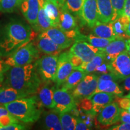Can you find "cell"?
Here are the masks:
<instances>
[{
	"label": "cell",
	"mask_w": 130,
	"mask_h": 130,
	"mask_svg": "<svg viewBox=\"0 0 130 130\" xmlns=\"http://www.w3.org/2000/svg\"><path fill=\"white\" fill-rule=\"evenodd\" d=\"M98 21L103 23L112 22L113 9L111 0H96Z\"/></svg>",
	"instance_id": "d6986e66"
},
{
	"label": "cell",
	"mask_w": 130,
	"mask_h": 130,
	"mask_svg": "<svg viewBox=\"0 0 130 130\" xmlns=\"http://www.w3.org/2000/svg\"><path fill=\"white\" fill-rule=\"evenodd\" d=\"M125 97H127V98H130V93L128 94V95L125 96Z\"/></svg>",
	"instance_id": "816d5d0a"
},
{
	"label": "cell",
	"mask_w": 130,
	"mask_h": 130,
	"mask_svg": "<svg viewBox=\"0 0 130 130\" xmlns=\"http://www.w3.org/2000/svg\"><path fill=\"white\" fill-rule=\"evenodd\" d=\"M49 1L54 3L59 9L64 6L65 3V0H49Z\"/></svg>",
	"instance_id": "c3c4849f"
},
{
	"label": "cell",
	"mask_w": 130,
	"mask_h": 130,
	"mask_svg": "<svg viewBox=\"0 0 130 130\" xmlns=\"http://www.w3.org/2000/svg\"><path fill=\"white\" fill-rule=\"evenodd\" d=\"M126 51L130 56V39L127 40L126 42Z\"/></svg>",
	"instance_id": "681fc988"
},
{
	"label": "cell",
	"mask_w": 130,
	"mask_h": 130,
	"mask_svg": "<svg viewBox=\"0 0 130 130\" xmlns=\"http://www.w3.org/2000/svg\"><path fill=\"white\" fill-rule=\"evenodd\" d=\"M75 129L77 130H86L90 129L89 126L86 124L83 120L81 119L79 117H77V122L76 124Z\"/></svg>",
	"instance_id": "ee69618b"
},
{
	"label": "cell",
	"mask_w": 130,
	"mask_h": 130,
	"mask_svg": "<svg viewBox=\"0 0 130 130\" xmlns=\"http://www.w3.org/2000/svg\"><path fill=\"white\" fill-rule=\"evenodd\" d=\"M126 42L127 40L124 39H116L112 40L105 48L101 49V51L105 53L108 62H110L119 54L126 51Z\"/></svg>",
	"instance_id": "2e32d148"
},
{
	"label": "cell",
	"mask_w": 130,
	"mask_h": 130,
	"mask_svg": "<svg viewBox=\"0 0 130 130\" xmlns=\"http://www.w3.org/2000/svg\"><path fill=\"white\" fill-rule=\"evenodd\" d=\"M39 58V51L33 42H30L7 57L4 62L10 66H22L31 64Z\"/></svg>",
	"instance_id": "277c9868"
},
{
	"label": "cell",
	"mask_w": 130,
	"mask_h": 130,
	"mask_svg": "<svg viewBox=\"0 0 130 130\" xmlns=\"http://www.w3.org/2000/svg\"><path fill=\"white\" fill-rule=\"evenodd\" d=\"M50 84V83H44L43 85L40 86L37 90V98L43 107L53 109L55 107V102L54 100V86H51Z\"/></svg>",
	"instance_id": "e0dca14e"
},
{
	"label": "cell",
	"mask_w": 130,
	"mask_h": 130,
	"mask_svg": "<svg viewBox=\"0 0 130 130\" xmlns=\"http://www.w3.org/2000/svg\"><path fill=\"white\" fill-rule=\"evenodd\" d=\"M45 0H23L21 4V12L24 18L35 30L37 25V15Z\"/></svg>",
	"instance_id": "9c48e42d"
},
{
	"label": "cell",
	"mask_w": 130,
	"mask_h": 130,
	"mask_svg": "<svg viewBox=\"0 0 130 130\" xmlns=\"http://www.w3.org/2000/svg\"><path fill=\"white\" fill-rule=\"evenodd\" d=\"M28 96L23 92L9 86L0 87V104H6L18 99Z\"/></svg>",
	"instance_id": "44dd1931"
},
{
	"label": "cell",
	"mask_w": 130,
	"mask_h": 130,
	"mask_svg": "<svg viewBox=\"0 0 130 130\" xmlns=\"http://www.w3.org/2000/svg\"><path fill=\"white\" fill-rule=\"evenodd\" d=\"M69 51L79 57L83 62H88L97 54L101 52V50L96 48L86 41H79L75 42Z\"/></svg>",
	"instance_id": "7c38bea8"
},
{
	"label": "cell",
	"mask_w": 130,
	"mask_h": 130,
	"mask_svg": "<svg viewBox=\"0 0 130 130\" xmlns=\"http://www.w3.org/2000/svg\"><path fill=\"white\" fill-rule=\"evenodd\" d=\"M1 128H2V126H1V125H0V130H1Z\"/></svg>",
	"instance_id": "db71d44e"
},
{
	"label": "cell",
	"mask_w": 130,
	"mask_h": 130,
	"mask_svg": "<svg viewBox=\"0 0 130 130\" xmlns=\"http://www.w3.org/2000/svg\"><path fill=\"white\" fill-rule=\"evenodd\" d=\"M109 129L112 130H130V123H123L121 125L113 126Z\"/></svg>",
	"instance_id": "f6af8a7d"
},
{
	"label": "cell",
	"mask_w": 130,
	"mask_h": 130,
	"mask_svg": "<svg viewBox=\"0 0 130 130\" xmlns=\"http://www.w3.org/2000/svg\"><path fill=\"white\" fill-rule=\"evenodd\" d=\"M60 119L63 129L74 130L75 129L77 122V117L74 116L70 112H64L59 114Z\"/></svg>",
	"instance_id": "f546056e"
},
{
	"label": "cell",
	"mask_w": 130,
	"mask_h": 130,
	"mask_svg": "<svg viewBox=\"0 0 130 130\" xmlns=\"http://www.w3.org/2000/svg\"><path fill=\"white\" fill-rule=\"evenodd\" d=\"M125 1L126 0H111L113 9V21L122 16Z\"/></svg>",
	"instance_id": "e575fe53"
},
{
	"label": "cell",
	"mask_w": 130,
	"mask_h": 130,
	"mask_svg": "<svg viewBox=\"0 0 130 130\" xmlns=\"http://www.w3.org/2000/svg\"><path fill=\"white\" fill-rule=\"evenodd\" d=\"M123 86L125 90L130 91V75L124 79Z\"/></svg>",
	"instance_id": "7dc6e473"
},
{
	"label": "cell",
	"mask_w": 130,
	"mask_h": 130,
	"mask_svg": "<svg viewBox=\"0 0 130 130\" xmlns=\"http://www.w3.org/2000/svg\"><path fill=\"white\" fill-rule=\"evenodd\" d=\"M126 35L130 37V21H129V24H128L127 30H126Z\"/></svg>",
	"instance_id": "f907efd6"
},
{
	"label": "cell",
	"mask_w": 130,
	"mask_h": 130,
	"mask_svg": "<svg viewBox=\"0 0 130 130\" xmlns=\"http://www.w3.org/2000/svg\"><path fill=\"white\" fill-rule=\"evenodd\" d=\"M69 60L70 62L72 64L73 68H75L77 67H79V66H81L82 64V63H83V61L81 58L78 56L74 54L71 53L69 51Z\"/></svg>",
	"instance_id": "ab89813d"
},
{
	"label": "cell",
	"mask_w": 130,
	"mask_h": 130,
	"mask_svg": "<svg viewBox=\"0 0 130 130\" xmlns=\"http://www.w3.org/2000/svg\"><path fill=\"white\" fill-rule=\"evenodd\" d=\"M45 12L51 20L53 27H58L60 22V9L49 0H45Z\"/></svg>",
	"instance_id": "83f0119b"
},
{
	"label": "cell",
	"mask_w": 130,
	"mask_h": 130,
	"mask_svg": "<svg viewBox=\"0 0 130 130\" xmlns=\"http://www.w3.org/2000/svg\"><path fill=\"white\" fill-rule=\"evenodd\" d=\"M1 129L4 130H22V129H25V126L22 125L20 124L19 123H12V124L6 126H3L1 128Z\"/></svg>",
	"instance_id": "b9f144b4"
},
{
	"label": "cell",
	"mask_w": 130,
	"mask_h": 130,
	"mask_svg": "<svg viewBox=\"0 0 130 130\" xmlns=\"http://www.w3.org/2000/svg\"><path fill=\"white\" fill-rule=\"evenodd\" d=\"M122 15L127 16L130 19V0H126L123 8Z\"/></svg>",
	"instance_id": "bcb514c9"
},
{
	"label": "cell",
	"mask_w": 130,
	"mask_h": 130,
	"mask_svg": "<svg viewBox=\"0 0 130 130\" xmlns=\"http://www.w3.org/2000/svg\"><path fill=\"white\" fill-rule=\"evenodd\" d=\"M92 28L93 33L96 36L112 40L116 39V36L113 30V22L103 23L97 21Z\"/></svg>",
	"instance_id": "603a6c76"
},
{
	"label": "cell",
	"mask_w": 130,
	"mask_h": 130,
	"mask_svg": "<svg viewBox=\"0 0 130 130\" xmlns=\"http://www.w3.org/2000/svg\"><path fill=\"white\" fill-rule=\"evenodd\" d=\"M112 40H113L102 38V37L96 36L92 34L88 36H86V42H88L90 45L100 50L105 48Z\"/></svg>",
	"instance_id": "d6a6232c"
},
{
	"label": "cell",
	"mask_w": 130,
	"mask_h": 130,
	"mask_svg": "<svg viewBox=\"0 0 130 130\" xmlns=\"http://www.w3.org/2000/svg\"><path fill=\"white\" fill-rule=\"evenodd\" d=\"M77 106L78 107L79 110H81L84 112L91 111L93 108V103L90 98H83L79 99V102L77 103Z\"/></svg>",
	"instance_id": "d590c367"
},
{
	"label": "cell",
	"mask_w": 130,
	"mask_h": 130,
	"mask_svg": "<svg viewBox=\"0 0 130 130\" xmlns=\"http://www.w3.org/2000/svg\"><path fill=\"white\" fill-rule=\"evenodd\" d=\"M119 121L122 123H130V113L127 110L121 109Z\"/></svg>",
	"instance_id": "60d3db41"
},
{
	"label": "cell",
	"mask_w": 130,
	"mask_h": 130,
	"mask_svg": "<svg viewBox=\"0 0 130 130\" xmlns=\"http://www.w3.org/2000/svg\"><path fill=\"white\" fill-rule=\"evenodd\" d=\"M59 114L58 112L54 109L44 113L43 123V126L46 129L50 130L63 129Z\"/></svg>",
	"instance_id": "cb8c5ba5"
},
{
	"label": "cell",
	"mask_w": 130,
	"mask_h": 130,
	"mask_svg": "<svg viewBox=\"0 0 130 130\" xmlns=\"http://www.w3.org/2000/svg\"><path fill=\"white\" fill-rule=\"evenodd\" d=\"M58 57L46 54L36 61V69L42 82H54L57 69Z\"/></svg>",
	"instance_id": "5b68a950"
},
{
	"label": "cell",
	"mask_w": 130,
	"mask_h": 130,
	"mask_svg": "<svg viewBox=\"0 0 130 130\" xmlns=\"http://www.w3.org/2000/svg\"><path fill=\"white\" fill-rule=\"evenodd\" d=\"M127 111H128V112H129V113H130V106H129V108H128V109Z\"/></svg>",
	"instance_id": "f5cc1de1"
},
{
	"label": "cell",
	"mask_w": 130,
	"mask_h": 130,
	"mask_svg": "<svg viewBox=\"0 0 130 130\" xmlns=\"http://www.w3.org/2000/svg\"><path fill=\"white\" fill-rule=\"evenodd\" d=\"M94 72L96 73L97 75H102L111 72L109 68V62H108L107 61H105L102 64L96 68Z\"/></svg>",
	"instance_id": "74e56055"
},
{
	"label": "cell",
	"mask_w": 130,
	"mask_h": 130,
	"mask_svg": "<svg viewBox=\"0 0 130 130\" xmlns=\"http://www.w3.org/2000/svg\"><path fill=\"white\" fill-rule=\"evenodd\" d=\"M106 60V56L103 51L100 52L97 54L90 61L88 62H83L79 67L74 68V69H78L84 71L86 74H90L94 72L96 68L100 65L102 64Z\"/></svg>",
	"instance_id": "d4e9b609"
},
{
	"label": "cell",
	"mask_w": 130,
	"mask_h": 130,
	"mask_svg": "<svg viewBox=\"0 0 130 130\" xmlns=\"http://www.w3.org/2000/svg\"><path fill=\"white\" fill-rule=\"evenodd\" d=\"M81 21L92 28L98 21L96 0H83Z\"/></svg>",
	"instance_id": "5bb4252c"
},
{
	"label": "cell",
	"mask_w": 130,
	"mask_h": 130,
	"mask_svg": "<svg viewBox=\"0 0 130 130\" xmlns=\"http://www.w3.org/2000/svg\"><path fill=\"white\" fill-rule=\"evenodd\" d=\"M110 72L123 80L130 75V56L127 51H123L109 62Z\"/></svg>",
	"instance_id": "ba28073f"
},
{
	"label": "cell",
	"mask_w": 130,
	"mask_h": 130,
	"mask_svg": "<svg viewBox=\"0 0 130 130\" xmlns=\"http://www.w3.org/2000/svg\"><path fill=\"white\" fill-rule=\"evenodd\" d=\"M23 0H0V12L11 13L20 7Z\"/></svg>",
	"instance_id": "4dcf8cb0"
},
{
	"label": "cell",
	"mask_w": 130,
	"mask_h": 130,
	"mask_svg": "<svg viewBox=\"0 0 130 130\" xmlns=\"http://www.w3.org/2000/svg\"><path fill=\"white\" fill-rule=\"evenodd\" d=\"M101 79H110V80H113L115 81L120 80L116 75H115L112 72L98 75V80H101Z\"/></svg>",
	"instance_id": "7bdbcfd3"
},
{
	"label": "cell",
	"mask_w": 130,
	"mask_h": 130,
	"mask_svg": "<svg viewBox=\"0 0 130 130\" xmlns=\"http://www.w3.org/2000/svg\"><path fill=\"white\" fill-rule=\"evenodd\" d=\"M98 92H105V93H111L115 95V96H122L123 95V90L119 86L116 81L110 80V79L98 80L96 89L94 92L93 95Z\"/></svg>",
	"instance_id": "7402d4cb"
},
{
	"label": "cell",
	"mask_w": 130,
	"mask_h": 130,
	"mask_svg": "<svg viewBox=\"0 0 130 130\" xmlns=\"http://www.w3.org/2000/svg\"><path fill=\"white\" fill-rule=\"evenodd\" d=\"M44 32L62 50L69 48L75 43L74 40L68 37L66 34L58 27H51Z\"/></svg>",
	"instance_id": "9a60e30c"
},
{
	"label": "cell",
	"mask_w": 130,
	"mask_h": 130,
	"mask_svg": "<svg viewBox=\"0 0 130 130\" xmlns=\"http://www.w3.org/2000/svg\"><path fill=\"white\" fill-rule=\"evenodd\" d=\"M64 6L69 12L81 19L83 0H65Z\"/></svg>",
	"instance_id": "836d02e7"
},
{
	"label": "cell",
	"mask_w": 130,
	"mask_h": 130,
	"mask_svg": "<svg viewBox=\"0 0 130 130\" xmlns=\"http://www.w3.org/2000/svg\"><path fill=\"white\" fill-rule=\"evenodd\" d=\"M34 44L39 51L46 54L58 56L63 50L57 44L54 42L44 31L41 32L40 35L37 36Z\"/></svg>",
	"instance_id": "4fadbf2b"
},
{
	"label": "cell",
	"mask_w": 130,
	"mask_h": 130,
	"mask_svg": "<svg viewBox=\"0 0 130 130\" xmlns=\"http://www.w3.org/2000/svg\"><path fill=\"white\" fill-rule=\"evenodd\" d=\"M130 19L127 16L122 15L116 20L113 21V27L114 32L116 36V39H124L129 37L126 35V30Z\"/></svg>",
	"instance_id": "484cf974"
},
{
	"label": "cell",
	"mask_w": 130,
	"mask_h": 130,
	"mask_svg": "<svg viewBox=\"0 0 130 130\" xmlns=\"http://www.w3.org/2000/svg\"><path fill=\"white\" fill-rule=\"evenodd\" d=\"M54 100L55 107L53 108L59 113L70 112L77 107L75 99L69 90L54 87Z\"/></svg>",
	"instance_id": "8992f818"
},
{
	"label": "cell",
	"mask_w": 130,
	"mask_h": 130,
	"mask_svg": "<svg viewBox=\"0 0 130 130\" xmlns=\"http://www.w3.org/2000/svg\"><path fill=\"white\" fill-rule=\"evenodd\" d=\"M4 105L16 119L24 123L36 122L43 111V105L35 95L18 99Z\"/></svg>",
	"instance_id": "3957f363"
},
{
	"label": "cell",
	"mask_w": 130,
	"mask_h": 130,
	"mask_svg": "<svg viewBox=\"0 0 130 130\" xmlns=\"http://www.w3.org/2000/svg\"><path fill=\"white\" fill-rule=\"evenodd\" d=\"M121 108L116 102H111L99 113L98 121L105 126H109L119 121Z\"/></svg>",
	"instance_id": "30bf717a"
},
{
	"label": "cell",
	"mask_w": 130,
	"mask_h": 130,
	"mask_svg": "<svg viewBox=\"0 0 130 130\" xmlns=\"http://www.w3.org/2000/svg\"><path fill=\"white\" fill-rule=\"evenodd\" d=\"M1 57H0V87L4 82L6 71L10 67V66L5 63L4 61H3Z\"/></svg>",
	"instance_id": "f35d334b"
},
{
	"label": "cell",
	"mask_w": 130,
	"mask_h": 130,
	"mask_svg": "<svg viewBox=\"0 0 130 130\" xmlns=\"http://www.w3.org/2000/svg\"><path fill=\"white\" fill-rule=\"evenodd\" d=\"M115 96V95L111 93L98 92L88 98L93 103L92 111L95 114L99 113L104 107L113 101Z\"/></svg>",
	"instance_id": "ffe728a7"
},
{
	"label": "cell",
	"mask_w": 130,
	"mask_h": 130,
	"mask_svg": "<svg viewBox=\"0 0 130 130\" xmlns=\"http://www.w3.org/2000/svg\"><path fill=\"white\" fill-rule=\"evenodd\" d=\"M14 123H19V120L10 113L4 105H0V125L3 127Z\"/></svg>",
	"instance_id": "1f68e13d"
},
{
	"label": "cell",
	"mask_w": 130,
	"mask_h": 130,
	"mask_svg": "<svg viewBox=\"0 0 130 130\" xmlns=\"http://www.w3.org/2000/svg\"><path fill=\"white\" fill-rule=\"evenodd\" d=\"M114 99L121 109L128 110L130 106V98L125 96H115Z\"/></svg>",
	"instance_id": "8d00e7d4"
},
{
	"label": "cell",
	"mask_w": 130,
	"mask_h": 130,
	"mask_svg": "<svg viewBox=\"0 0 130 130\" xmlns=\"http://www.w3.org/2000/svg\"><path fill=\"white\" fill-rule=\"evenodd\" d=\"M41 83L35 65L31 63L22 66H10L5 74L3 86L12 87L30 96L37 93Z\"/></svg>",
	"instance_id": "7a4b0ae2"
},
{
	"label": "cell",
	"mask_w": 130,
	"mask_h": 130,
	"mask_svg": "<svg viewBox=\"0 0 130 130\" xmlns=\"http://www.w3.org/2000/svg\"><path fill=\"white\" fill-rule=\"evenodd\" d=\"M87 74L84 71L78 69H74L66 81L61 84V89L67 90H71L74 89L77 84Z\"/></svg>",
	"instance_id": "4316f807"
},
{
	"label": "cell",
	"mask_w": 130,
	"mask_h": 130,
	"mask_svg": "<svg viewBox=\"0 0 130 130\" xmlns=\"http://www.w3.org/2000/svg\"><path fill=\"white\" fill-rule=\"evenodd\" d=\"M53 27V24L50 19L45 12L44 4L40 6L38 15H37V25L35 29L36 31H45L49 28Z\"/></svg>",
	"instance_id": "f1b7e54d"
},
{
	"label": "cell",
	"mask_w": 130,
	"mask_h": 130,
	"mask_svg": "<svg viewBox=\"0 0 130 130\" xmlns=\"http://www.w3.org/2000/svg\"><path fill=\"white\" fill-rule=\"evenodd\" d=\"M66 32L78 29L75 18L64 6L60 8V22L58 27Z\"/></svg>",
	"instance_id": "ac0fdd59"
},
{
	"label": "cell",
	"mask_w": 130,
	"mask_h": 130,
	"mask_svg": "<svg viewBox=\"0 0 130 130\" xmlns=\"http://www.w3.org/2000/svg\"><path fill=\"white\" fill-rule=\"evenodd\" d=\"M98 83V75L86 74L80 82L73 89L72 94L75 98H89L93 95Z\"/></svg>",
	"instance_id": "52a82bcc"
},
{
	"label": "cell",
	"mask_w": 130,
	"mask_h": 130,
	"mask_svg": "<svg viewBox=\"0 0 130 130\" xmlns=\"http://www.w3.org/2000/svg\"><path fill=\"white\" fill-rule=\"evenodd\" d=\"M69 51L60 53L58 57L57 69L54 82L56 87H58L66 81L67 78L74 70L69 60Z\"/></svg>",
	"instance_id": "8fae6325"
},
{
	"label": "cell",
	"mask_w": 130,
	"mask_h": 130,
	"mask_svg": "<svg viewBox=\"0 0 130 130\" xmlns=\"http://www.w3.org/2000/svg\"><path fill=\"white\" fill-rule=\"evenodd\" d=\"M31 28L25 22L12 19L0 30V57H7L33 39Z\"/></svg>",
	"instance_id": "6da1fadb"
}]
</instances>
